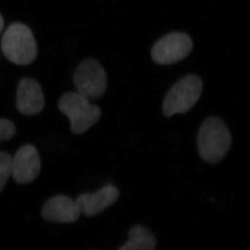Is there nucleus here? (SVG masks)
Returning a JSON list of instances; mask_svg holds the SVG:
<instances>
[{"label":"nucleus","mask_w":250,"mask_h":250,"mask_svg":"<svg viewBox=\"0 0 250 250\" xmlns=\"http://www.w3.org/2000/svg\"><path fill=\"white\" fill-rule=\"evenodd\" d=\"M3 26H4V21H3L2 16L0 14V33H2Z\"/></svg>","instance_id":"nucleus-14"},{"label":"nucleus","mask_w":250,"mask_h":250,"mask_svg":"<svg viewBox=\"0 0 250 250\" xmlns=\"http://www.w3.org/2000/svg\"><path fill=\"white\" fill-rule=\"evenodd\" d=\"M1 49L11 62L20 66L29 65L38 56V45L33 32L21 23H13L6 29Z\"/></svg>","instance_id":"nucleus-2"},{"label":"nucleus","mask_w":250,"mask_h":250,"mask_svg":"<svg viewBox=\"0 0 250 250\" xmlns=\"http://www.w3.org/2000/svg\"><path fill=\"white\" fill-rule=\"evenodd\" d=\"M41 172V159L35 146L27 144L21 146L12 160V176L18 184L33 182Z\"/></svg>","instance_id":"nucleus-7"},{"label":"nucleus","mask_w":250,"mask_h":250,"mask_svg":"<svg viewBox=\"0 0 250 250\" xmlns=\"http://www.w3.org/2000/svg\"><path fill=\"white\" fill-rule=\"evenodd\" d=\"M193 45L191 38L187 33H169L154 45L151 58L155 62L161 65L177 63L191 53Z\"/></svg>","instance_id":"nucleus-6"},{"label":"nucleus","mask_w":250,"mask_h":250,"mask_svg":"<svg viewBox=\"0 0 250 250\" xmlns=\"http://www.w3.org/2000/svg\"><path fill=\"white\" fill-rule=\"evenodd\" d=\"M17 129L14 123L7 119H0V142L7 141L14 137Z\"/></svg>","instance_id":"nucleus-13"},{"label":"nucleus","mask_w":250,"mask_h":250,"mask_svg":"<svg viewBox=\"0 0 250 250\" xmlns=\"http://www.w3.org/2000/svg\"><path fill=\"white\" fill-rule=\"evenodd\" d=\"M76 92L88 101L99 99L107 89L108 81L104 68L94 59H87L77 66L73 76Z\"/></svg>","instance_id":"nucleus-5"},{"label":"nucleus","mask_w":250,"mask_h":250,"mask_svg":"<svg viewBox=\"0 0 250 250\" xmlns=\"http://www.w3.org/2000/svg\"><path fill=\"white\" fill-rule=\"evenodd\" d=\"M43 219L49 223H74L81 211L76 201L66 195H57L45 202L42 210Z\"/></svg>","instance_id":"nucleus-10"},{"label":"nucleus","mask_w":250,"mask_h":250,"mask_svg":"<svg viewBox=\"0 0 250 250\" xmlns=\"http://www.w3.org/2000/svg\"><path fill=\"white\" fill-rule=\"evenodd\" d=\"M231 140V133L224 121L217 117H210L203 122L198 130V154L207 163H219L229 153Z\"/></svg>","instance_id":"nucleus-1"},{"label":"nucleus","mask_w":250,"mask_h":250,"mask_svg":"<svg viewBox=\"0 0 250 250\" xmlns=\"http://www.w3.org/2000/svg\"><path fill=\"white\" fill-rule=\"evenodd\" d=\"M157 240L149 229L134 225L128 232V241L118 250H156Z\"/></svg>","instance_id":"nucleus-11"},{"label":"nucleus","mask_w":250,"mask_h":250,"mask_svg":"<svg viewBox=\"0 0 250 250\" xmlns=\"http://www.w3.org/2000/svg\"><path fill=\"white\" fill-rule=\"evenodd\" d=\"M17 109L24 115H35L42 111L45 97L38 81L24 78L20 81L17 92Z\"/></svg>","instance_id":"nucleus-9"},{"label":"nucleus","mask_w":250,"mask_h":250,"mask_svg":"<svg viewBox=\"0 0 250 250\" xmlns=\"http://www.w3.org/2000/svg\"><path fill=\"white\" fill-rule=\"evenodd\" d=\"M12 157L7 152H0V194L12 175Z\"/></svg>","instance_id":"nucleus-12"},{"label":"nucleus","mask_w":250,"mask_h":250,"mask_svg":"<svg viewBox=\"0 0 250 250\" xmlns=\"http://www.w3.org/2000/svg\"><path fill=\"white\" fill-rule=\"evenodd\" d=\"M120 192L117 187L109 184L98 191L79 195L76 199L81 214L87 217L98 215L118 201Z\"/></svg>","instance_id":"nucleus-8"},{"label":"nucleus","mask_w":250,"mask_h":250,"mask_svg":"<svg viewBox=\"0 0 250 250\" xmlns=\"http://www.w3.org/2000/svg\"><path fill=\"white\" fill-rule=\"evenodd\" d=\"M59 111L71 122V130L76 135H82L94 125L102 117L99 106L77 92H67L59 99Z\"/></svg>","instance_id":"nucleus-3"},{"label":"nucleus","mask_w":250,"mask_h":250,"mask_svg":"<svg viewBox=\"0 0 250 250\" xmlns=\"http://www.w3.org/2000/svg\"><path fill=\"white\" fill-rule=\"evenodd\" d=\"M203 81L194 75L187 76L175 83L167 92L163 102L162 113L166 118L189 111L200 98Z\"/></svg>","instance_id":"nucleus-4"}]
</instances>
